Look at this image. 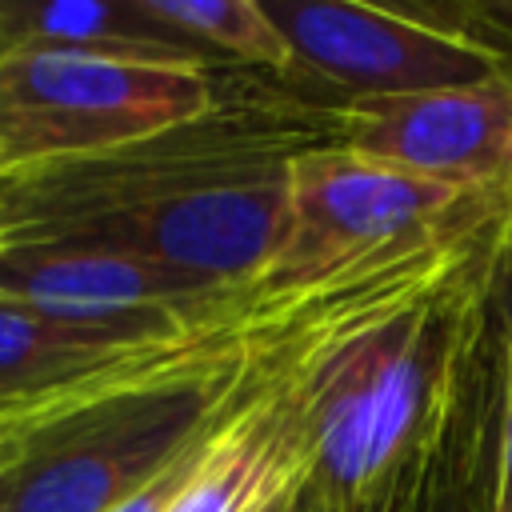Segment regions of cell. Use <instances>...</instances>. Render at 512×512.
<instances>
[{
  "label": "cell",
  "instance_id": "cell-1",
  "mask_svg": "<svg viewBox=\"0 0 512 512\" xmlns=\"http://www.w3.org/2000/svg\"><path fill=\"white\" fill-rule=\"evenodd\" d=\"M332 140V100L224 76L204 116L0 180V244H88L252 284L280 256L296 156Z\"/></svg>",
  "mask_w": 512,
  "mask_h": 512
},
{
  "label": "cell",
  "instance_id": "cell-2",
  "mask_svg": "<svg viewBox=\"0 0 512 512\" xmlns=\"http://www.w3.org/2000/svg\"><path fill=\"white\" fill-rule=\"evenodd\" d=\"M508 228L408 300L376 308L268 368L296 440V500L364 512L452 428L496 332Z\"/></svg>",
  "mask_w": 512,
  "mask_h": 512
},
{
  "label": "cell",
  "instance_id": "cell-3",
  "mask_svg": "<svg viewBox=\"0 0 512 512\" xmlns=\"http://www.w3.org/2000/svg\"><path fill=\"white\" fill-rule=\"evenodd\" d=\"M264 320L268 296L256 280L232 316L160 364L52 412L8 416L24 432L12 512H112L144 488L252 392Z\"/></svg>",
  "mask_w": 512,
  "mask_h": 512
},
{
  "label": "cell",
  "instance_id": "cell-4",
  "mask_svg": "<svg viewBox=\"0 0 512 512\" xmlns=\"http://www.w3.org/2000/svg\"><path fill=\"white\" fill-rule=\"evenodd\" d=\"M224 72L84 52H0V180L88 160L204 116Z\"/></svg>",
  "mask_w": 512,
  "mask_h": 512
},
{
  "label": "cell",
  "instance_id": "cell-5",
  "mask_svg": "<svg viewBox=\"0 0 512 512\" xmlns=\"http://www.w3.org/2000/svg\"><path fill=\"white\" fill-rule=\"evenodd\" d=\"M292 48V76L340 96H408L512 76V60L448 28L432 4L264 0Z\"/></svg>",
  "mask_w": 512,
  "mask_h": 512
},
{
  "label": "cell",
  "instance_id": "cell-6",
  "mask_svg": "<svg viewBox=\"0 0 512 512\" xmlns=\"http://www.w3.org/2000/svg\"><path fill=\"white\" fill-rule=\"evenodd\" d=\"M476 196L480 192L408 176L336 144L308 148L292 164L288 232L268 276H316L368 252L432 236Z\"/></svg>",
  "mask_w": 512,
  "mask_h": 512
},
{
  "label": "cell",
  "instance_id": "cell-7",
  "mask_svg": "<svg viewBox=\"0 0 512 512\" xmlns=\"http://www.w3.org/2000/svg\"><path fill=\"white\" fill-rule=\"evenodd\" d=\"M252 284H220L88 244H0V300L44 304L172 340L220 324Z\"/></svg>",
  "mask_w": 512,
  "mask_h": 512
},
{
  "label": "cell",
  "instance_id": "cell-8",
  "mask_svg": "<svg viewBox=\"0 0 512 512\" xmlns=\"http://www.w3.org/2000/svg\"><path fill=\"white\" fill-rule=\"evenodd\" d=\"M336 148L464 192L508 188L512 76L408 96H336Z\"/></svg>",
  "mask_w": 512,
  "mask_h": 512
},
{
  "label": "cell",
  "instance_id": "cell-9",
  "mask_svg": "<svg viewBox=\"0 0 512 512\" xmlns=\"http://www.w3.org/2000/svg\"><path fill=\"white\" fill-rule=\"evenodd\" d=\"M188 340L192 336H148L44 304L0 300V412H52L160 364Z\"/></svg>",
  "mask_w": 512,
  "mask_h": 512
},
{
  "label": "cell",
  "instance_id": "cell-10",
  "mask_svg": "<svg viewBox=\"0 0 512 512\" xmlns=\"http://www.w3.org/2000/svg\"><path fill=\"white\" fill-rule=\"evenodd\" d=\"M296 484V440L268 368L204 444L192 480L168 512H260Z\"/></svg>",
  "mask_w": 512,
  "mask_h": 512
},
{
  "label": "cell",
  "instance_id": "cell-11",
  "mask_svg": "<svg viewBox=\"0 0 512 512\" xmlns=\"http://www.w3.org/2000/svg\"><path fill=\"white\" fill-rule=\"evenodd\" d=\"M84 52L216 68L220 60L148 16L144 0H0V52Z\"/></svg>",
  "mask_w": 512,
  "mask_h": 512
},
{
  "label": "cell",
  "instance_id": "cell-12",
  "mask_svg": "<svg viewBox=\"0 0 512 512\" xmlns=\"http://www.w3.org/2000/svg\"><path fill=\"white\" fill-rule=\"evenodd\" d=\"M148 16L204 48L216 60H240L276 80L296 72L292 48L272 24L264 0H144Z\"/></svg>",
  "mask_w": 512,
  "mask_h": 512
},
{
  "label": "cell",
  "instance_id": "cell-13",
  "mask_svg": "<svg viewBox=\"0 0 512 512\" xmlns=\"http://www.w3.org/2000/svg\"><path fill=\"white\" fill-rule=\"evenodd\" d=\"M492 372H496V332L488 356L440 440L416 512H492V472H488V436H492Z\"/></svg>",
  "mask_w": 512,
  "mask_h": 512
},
{
  "label": "cell",
  "instance_id": "cell-14",
  "mask_svg": "<svg viewBox=\"0 0 512 512\" xmlns=\"http://www.w3.org/2000/svg\"><path fill=\"white\" fill-rule=\"evenodd\" d=\"M488 472H492V512H512V344L496 332V372H492V436H488Z\"/></svg>",
  "mask_w": 512,
  "mask_h": 512
},
{
  "label": "cell",
  "instance_id": "cell-15",
  "mask_svg": "<svg viewBox=\"0 0 512 512\" xmlns=\"http://www.w3.org/2000/svg\"><path fill=\"white\" fill-rule=\"evenodd\" d=\"M20 456H24V432L8 416H0V512H12Z\"/></svg>",
  "mask_w": 512,
  "mask_h": 512
},
{
  "label": "cell",
  "instance_id": "cell-16",
  "mask_svg": "<svg viewBox=\"0 0 512 512\" xmlns=\"http://www.w3.org/2000/svg\"><path fill=\"white\" fill-rule=\"evenodd\" d=\"M436 456V452H432ZM432 456L428 460H420L408 476H400L368 512H416V504H420V492H424V480H428V468H432Z\"/></svg>",
  "mask_w": 512,
  "mask_h": 512
},
{
  "label": "cell",
  "instance_id": "cell-17",
  "mask_svg": "<svg viewBox=\"0 0 512 512\" xmlns=\"http://www.w3.org/2000/svg\"><path fill=\"white\" fill-rule=\"evenodd\" d=\"M492 320H496V332L512 344V252L504 256V268L496 276V292H492Z\"/></svg>",
  "mask_w": 512,
  "mask_h": 512
},
{
  "label": "cell",
  "instance_id": "cell-18",
  "mask_svg": "<svg viewBox=\"0 0 512 512\" xmlns=\"http://www.w3.org/2000/svg\"><path fill=\"white\" fill-rule=\"evenodd\" d=\"M292 488H296V484H292ZM292 488H284V492H280L272 504H264L260 512H296V492H292Z\"/></svg>",
  "mask_w": 512,
  "mask_h": 512
},
{
  "label": "cell",
  "instance_id": "cell-19",
  "mask_svg": "<svg viewBox=\"0 0 512 512\" xmlns=\"http://www.w3.org/2000/svg\"><path fill=\"white\" fill-rule=\"evenodd\" d=\"M508 252H512V172H508Z\"/></svg>",
  "mask_w": 512,
  "mask_h": 512
}]
</instances>
